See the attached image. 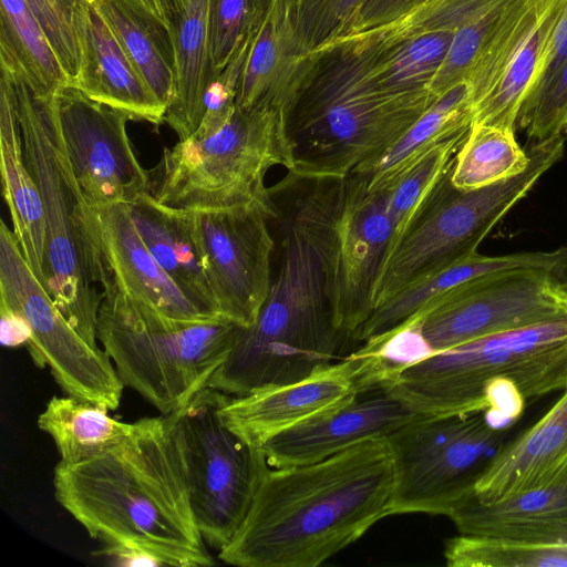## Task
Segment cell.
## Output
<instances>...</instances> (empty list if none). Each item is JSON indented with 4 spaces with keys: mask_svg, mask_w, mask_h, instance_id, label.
Here are the masks:
<instances>
[{
    "mask_svg": "<svg viewBox=\"0 0 567 567\" xmlns=\"http://www.w3.org/2000/svg\"><path fill=\"white\" fill-rule=\"evenodd\" d=\"M106 21L138 74L166 107L175 87V71L164 29L131 0H90Z\"/></svg>",
    "mask_w": 567,
    "mask_h": 567,
    "instance_id": "obj_30",
    "label": "cell"
},
{
    "mask_svg": "<svg viewBox=\"0 0 567 567\" xmlns=\"http://www.w3.org/2000/svg\"><path fill=\"white\" fill-rule=\"evenodd\" d=\"M290 219L311 248L337 328L354 337L374 310L393 243L385 192L358 173L313 181Z\"/></svg>",
    "mask_w": 567,
    "mask_h": 567,
    "instance_id": "obj_8",
    "label": "cell"
},
{
    "mask_svg": "<svg viewBox=\"0 0 567 567\" xmlns=\"http://www.w3.org/2000/svg\"><path fill=\"white\" fill-rule=\"evenodd\" d=\"M536 264L537 256L533 251L502 256H483L476 252L405 287L380 303L353 338L363 342V350L372 351L455 289L486 275L534 267Z\"/></svg>",
    "mask_w": 567,
    "mask_h": 567,
    "instance_id": "obj_25",
    "label": "cell"
},
{
    "mask_svg": "<svg viewBox=\"0 0 567 567\" xmlns=\"http://www.w3.org/2000/svg\"><path fill=\"white\" fill-rule=\"evenodd\" d=\"M79 72L74 86L90 99L161 124L166 107L147 87L117 38L90 0L75 1Z\"/></svg>",
    "mask_w": 567,
    "mask_h": 567,
    "instance_id": "obj_20",
    "label": "cell"
},
{
    "mask_svg": "<svg viewBox=\"0 0 567 567\" xmlns=\"http://www.w3.org/2000/svg\"><path fill=\"white\" fill-rule=\"evenodd\" d=\"M0 169L12 231L28 265L45 288L47 237L41 195L27 166L20 124L3 86H0Z\"/></svg>",
    "mask_w": 567,
    "mask_h": 567,
    "instance_id": "obj_26",
    "label": "cell"
},
{
    "mask_svg": "<svg viewBox=\"0 0 567 567\" xmlns=\"http://www.w3.org/2000/svg\"><path fill=\"white\" fill-rule=\"evenodd\" d=\"M146 248L177 286L209 317L219 313L182 210L151 192L126 204Z\"/></svg>",
    "mask_w": 567,
    "mask_h": 567,
    "instance_id": "obj_27",
    "label": "cell"
},
{
    "mask_svg": "<svg viewBox=\"0 0 567 567\" xmlns=\"http://www.w3.org/2000/svg\"><path fill=\"white\" fill-rule=\"evenodd\" d=\"M134 423L110 450L55 465L56 502L104 546L138 551L159 566H212L192 508L175 413Z\"/></svg>",
    "mask_w": 567,
    "mask_h": 567,
    "instance_id": "obj_1",
    "label": "cell"
},
{
    "mask_svg": "<svg viewBox=\"0 0 567 567\" xmlns=\"http://www.w3.org/2000/svg\"><path fill=\"white\" fill-rule=\"evenodd\" d=\"M564 319L567 269L525 267L486 275L455 289L410 326L431 354L486 336Z\"/></svg>",
    "mask_w": 567,
    "mask_h": 567,
    "instance_id": "obj_14",
    "label": "cell"
},
{
    "mask_svg": "<svg viewBox=\"0 0 567 567\" xmlns=\"http://www.w3.org/2000/svg\"><path fill=\"white\" fill-rule=\"evenodd\" d=\"M92 212L105 260L115 281L126 292L173 318L213 319L155 260L142 240L126 204L92 208Z\"/></svg>",
    "mask_w": 567,
    "mask_h": 567,
    "instance_id": "obj_22",
    "label": "cell"
},
{
    "mask_svg": "<svg viewBox=\"0 0 567 567\" xmlns=\"http://www.w3.org/2000/svg\"><path fill=\"white\" fill-rule=\"evenodd\" d=\"M131 1L133 3H135L136 6H138L141 9H143L146 13H148L155 21H157V19L155 18V16L152 11L148 0H131ZM157 23L159 24L158 21H157Z\"/></svg>",
    "mask_w": 567,
    "mask_h": 567,
    "instance_id": "obj_45",
    "label": "cell"
},
{
    "mask_svg": "<svg viewBox=\"0 0 567 567\" xmlns=\"http://www.w3.org/2000/svg\"><path fill=\"white\" fill-rule=\"evenodd\" d=\"M0 341L3 347L16 348L27 346L31 338V329L22 316L0 306Z\"/></svg>",
    "mask_w": 567,
    "mask_h": 567,
    "instance_id": "obj_44",
    "label": "cell"
},
{
    "mask_svg": "<svg viewBox=\"0 0 567 567\" xmlns=\"http://www.w3.org/2000/svg\"><path fill=\"white\" fill-rule=\"evenodd\" d=\"M565 141L561 133L535 141L522 173L473 190L451 184V167L429 206L388 256L374 309L405 287L476 254L493 227L561 158Z\"/></svg>",
    "mask_w": 567,
    "mask_h": 567,
    "instance_id": "obj_10",
    "label": "cell"
},
{
    "mask_svg": "<svg viewBox=\"0 0 567 567\" xmlns=\"http://www.w3.org/2000/svg\"><path fill=\"white\" fill-rule=\"evenodd\" d=\"M287 115L274 107L241 109L205 138L190 136L164 148L151 193L184 210L224 209L252 204L277 208L265 178L281 165L291 169Z\"/></svg>",
    "mask_w": 567,
    "mask_h": 567,
    "instance_id": "obj_9",
    "label": "cell"
},
{
    "mask_svg": "<svg viewBox=\"0 0 567 567\" xmlns=\"http://www.w3.org/2000/svg\"><path fill=\"white\" fill-rule=\"evenodd\" d=\"M471 125L472 111L464 82L439 96L391 147L353 173L364 177L370 189L384 192L432 148L468 132Z\"/></svg>",
    "mask_w": 567,
    "mask_h": 567,
    "instance_id": "obj_28",
    "label": "cell"
},
{
    "mask_svg": "<svg viewBox=\"0 0 567 567\" xmlns=\"http://www.w3.org/2000/svg\"><path fill=\"white\" fill-rule=\"evenodd\" d=\"M561 134L565 136V138H567V118L563 125Z\"/></svg>",
    "mask_w": 567,
    "mask_h": 567,
    "instance_id": "obj_46",
    "label": "cell"
},
{
    "mask_svg": "<svg viewBox=\"0 0 567 567\" xmlns=\"http://www.w3.org/2000/svg\"><path fill=\"white\" fill-rule=\"evenodd\" d=\"M298 32L319 61L337 52L351 31L361 0H289Z\"/></svg>",
    "mask_w": 567,
    "mask_h": 567,
    "instance_id": "obj_38",
    "label": "cell"
},
{
    "mask_svg": "<svg viewBox=\"0 0 567 567\" xmlns=\"http://www.w3.org/2000/svg\"><path fill=\"white\" fill-rule=\"evenodd\" d=\"M415 415L383 386H371L339 408L277 434L264 451L270 467L310 464L363 441L385 437Z\"/></svg>",
    "mask_w": 567,
    "mask_h": 567,
    "instance_id": "obj_18",
    "label": "cell"
},
{
    "mask_svg": "<svg viewBox=\"0 0 567 567\" xmlns=\"http://www.w3.org/2000/svg\"><path fill=\"white\" fill-rule=\"evenodd\" d=\"M416 0H361L357 20L339 50L355 45L405 14Z\"/></svg>",
    "mask_w": 567,
    "mask_h": 567,
    "instance_id": "obj_41",
    "label": "cell"
},
{
    "mask_svg": "<svg viewBox=\"0 0 567 567\" xmlns=\"http://www.w3.org/2000/svg\"><path fill=\"white\" fill-rule=\"evenodd\" d=\"M447 517L458 534L567 543V480L493 503L471 494Z\"/></svg>",
    "mask_w": 567,
    "mask_h": 567,
    "instance_id": "obj_24",
    "label": "cell"
},
{
    "mask_svg": "<svg viewBox=\"0 0 567 567\" xmlns=\"http://www.w3.org/2000/svg\"><path fill=\"white\" fill-rule=\"evenodd\" d=\"M393 468L384 437L319 462L269 467L218 558L239 567H316L389 516Z\"/></svg>",
    "mask_w": 567,
    "mask_h": 567,
    "instance_id": "obj_2",
    "label": "cell"
},
{
    "mask_svg": "<svg viewBox=\"0 0 567 567\" xmlns=\"http://www.w3.org/2000/svg\"><path fill=\"white\" fill-rule=\"evenodd\" d=\"M166 32L175 71V87L164 121L179 141L190 137L204 116L210 80L208 20L210 0H148Z\"/></svg>",
    "mask_w": 567,
    "mask_h": 567,
    "instance_id": "obj_23",
    "label": "cell"
},
{
    "mask_svg": "<svg viewBox=\"0 0 567 567\" xmlns=\"http://www.w3.org/2000/svg\"><path fill=\"white\" fill-rule=\"evenodd\" d=\"M75 1L25 0L71 85L75 84L80 62L75 28Z\"/></svg>",
    "mask_w": 567,
    "mask_h": 567,
    "instance_id": "obj_39",
    "label": "cell"
},
{
    "mask_svg": "<svg viewBox=\"0 0 567 567\" xmlns=\"http://www.w3.org/2000/svg\"><path fill=\"white\" fill-rule=\"evenodd\" d=\"M53 103L71 167L91 208L130 204L151 192L150 174L127 135V113L71 84L54 90Z\"/></svg>",
    "mask_w": 567,
    "mask_h": 567,
    "instance_id": "obj_16",
    "label": "cell"
},
{
    "mask_svg": "<svg viewBox=\"0 0 567 567\" xmlns=\"http://www.w3.org/2000/svg\"><path fill=\"white\" fill-rule=\"evenodd\" d=\"M567 60V0L557 24L544 74L537 86L527 95L523 105L534 101L553 81ZM522 105V106H523Z\"/></svg>",
    "mask_w": 567,
    "mask_h": 567,
    "instance_id": "obj_43",
    "label": "cell"
},
{
    "mask_svg": "<svg viewBox=\"0 0 567 567\" xmlns=\"http://www.w3.org/2000/svg\"><path fill=\"white\" fill-rule=\"evenodd\" d=\"M316 73L287 118L293 179L343 177L391 147L437 99L380 83L370 53L349 48Z\"/></svg>",
    "mask_w": 567,
    "mask_h": 567,
    "instance_id": "obj_4",
    "label": "cell"
},
{
    "mask_svg": "<svg viewBox=\"0 0 567 567\" xmlns=\"http://www.w3.org/2000/svg\"><path fill=\"white\" fill-rule=\"evenodd\" d=\"M241 328L225 317L166 316L126 292L113 277L102 289L96 338L123 384L169 415L208 386Z\"/></svg>",
    "mask_w": 567,
    "mask_h": 567,
    "instance_id": "obj_7",
    "label": "cell"
},
{
    "mask_svg": "<svg viewBox=\"0 0 567 567\" xmlns=\"http://www.w3.org/2000/svg\"><path fill=\"white\" fill-rule=\"evenodd\" d=\"M514 132L472 124L455 154L451 184L461 190H473L522 173L529 163V155L517 143Z\"/></svg>",
    "mask_w": 567,
    "mask_h": 567,
    "instance_id": "obj_31",
    "label": "cell"
},
{
    "mask_svg": "<svg viewBox=\"0 0 567 567\" xmlns=\"http://www.w3.org/2000/svg\"><path fill=\"white\" fill-rule=\"evenodd\" d=\"M1 79L12 101L23 140L24 158L42 200L47 248L45 289L92 346L102 289L113 274L96 234L93 212L74 176L60 131L51 89L0 49Z\"/></svg>",
    "mask_w": 567,
    "mask_h": 567,
    "instance_id": "obj_3",
    "label": "cell"
},
{
    "mask_svg": "<svg viewBox=\"0 0 567 567\" xmlns=\"http://www.w3.org/2000/svg\"><path fill=\"white\" fill-rule=\"evenodd\" d=\"M567 480V386L532 426L506 443L477 481L474 496L493 503Z\"/></svg>",
    "mask_w": 567,
    "mask_h": 567,
    "instance_id": "obj_21",
    "label": "cell"
},
{
    "mask_svg": "<svg viewBox=\"0 0 567 567\" xmlns=\"http://www.w3.org/2000/svg\"><path fill=\"white\" fill-rule=\"evenodd\" d=\"M320 62L302 41L289 0H269L246 54L236 105L274 107L288 118Z\"/></svg>",
    "mask_w": 567,
    "mask_h": 567,
    "instance_id": "obj_19",
    "label": "cell"
},
{
    "mask_svg": "<svg viewBox=\"0 0 567 567\" xmlns=\"http://www.w3.org/2000/svg\"><path fill=\"white\" fill-rule=\"evenodd\" d=\"M182 210L219 313L248 328L269 295L277 208L260 204Z\"/></svg>",
    "mask_w": 567,
    "mask_h": 567,
    "instance_id": "obj_15",
    "label": "cell"
},
{
    "mask_svg": "<svg viewBox=\"0 0 567 567\" xmlns=\"http://www.w3.org/2000/svg\"><path fill=\"white\" fill-rule=\"evenodd\" d=\"M375 360L360 349L313 374L245 395H229L220 406L228 426L248 443L262 447L277 434L339 408L361 390Z\"/></svg>",
    "mask_w": 567,
    "mask_h": 567,
    "instance_id": "obj_17",
    "label": "cell"
},
{
    "mask_svg": "<svg viewBox=\"0 0 567 567\" xmlns=\"http://www.w3.org/2000/svg\"><path fill=\"white\" fill-rule=\"evenodd\" d=\"M443 555L450 567H567V543L458 534L445 542Z\"/></svg>",
    "mask_w": 567,
    "mask_h": 567,
    "instance_id": "obj_34",
    "label": "cell"
},
{
    "mask_svg": "<svg viewBox=\"0 0 567 567\" xmlns=\"http://www.w3.org/2000/svg\"><path fill=\"white\" fill-rule=\"evenodd\" d=\"M507 430L496 429L484 411L417 414L384 437L393 468L389 515L449 514L474 493L499 453Z\"/></svg>",
    "mask_w": 567,
    "mask_h": 567,
    "instance_id": "obj_11",
    "label": "cell"
},
{
    "mask_svg": "<svg viewBox=\"0 0 567 567\" xmlns=\"http://www.w3.org/2000/svg\"><path fill=\"white\" fill-rule=\"evenodd\" d=\"M109 409L74 396L53 395L38 415V427L53 441L60 463L96 456L127 437L135 423L112 417Z\"/></svg>",
    "mask_w": 567,
    "mask_h": 567,
    "instance_id": "obj_29",
    "label": "cell"
},
{
    "mask_svg": "<svg viewBox=\"0 0 567 567\" xmlns=\"http://www.w3.org/2000/svg\"><path fill=\"white\" fill-rule=\"evenodd\" d=\"M454 33L432 31L406 38L392 45L365 48L381 84L393 91L430 89ZM433 93V92H432Z\"/></svg>",
    "mask_w": 567,
    "mask_h": 567,
    "instance_id": "obj_32",
    "label": "cell"
},
{
    "mask_svg": "<svg viewBox=\"0 0 567 567\" xmlns=\"http://www.w3.org/2000/svg\"><path fill=\"white\" fill-rule=\"evenodd\" d=\"M487 409L484 411L493 426L508 430L523 414L526 399L509 378L492 379L485 386Z\"/></svg>",
    "mask_w": 567,
    "mask_h": 567,
    "instance_id": "obj_42",
    "label": "cell"
},
{
    "mask_svg": "<svg viewBox=\"0 0 567 567\" xmlns=\"http://www.w3.org/2000/svg\"><path fill=\"white\" fill-rule=\"evenodd\" d=\"M509 0H424L394 22L355 45H392L406 38L432 31L455 33L477 22Z\"/></svg>",
    "mask_w": 567,
    "mask_h": 567,
    "instance_id": "obj_36",
    "label": "cell"
},
{
    "mask_svg": "<svg viewBox=\"0 0 567 567\" xmlns=\"http://www.w3.org/2000/svg\"><path fill=\"white\" fill-rule=\"evenodd\" d=\"M0 47L49 87L70 84L25 0H0Z\"/></svg>",
    "mask_w": 567,
    "mask_h": 567,
    "instance_id": "obj_35",
    "label": "cell"
},
{
    "mask_svg": "<svg viewBox=\"0 0 567 567\" xmlns=\"http://www.w3.org/2000/svg\"><path fill=\"white\" fill-rule=\"evenodd\" d=\"M0 306L24 318L25 348L38 368H48L65 395L115 410L124 384L103 350L89 343L60 311L28 265L12 229L0 223Z\"/></svg>",
    "mask_w": 567,
    "mask_h": 567,
    "instance_id": "obj_13",
    "label": "cell"
},
{
    "mask_svg": "<svg viewBox=\"0 0 567 567\" xmlns=\"http://www.w3.org/2000/svg\"><path fill=\"white\" fill-rule=\"evenodd\" d=\"M269 0H210L208 58L210 80L233 60L259 25Z\"/></svg>",
    "mask_w": 567,
    "mask_h": 567,
    "instance_id": "obj_37",
    "label": "cell"
},
{
    "mask_svg": "<svg viewBox=\"0 0 567 567\" xmlns=\"http://www.w3.org/2000/svg\"><path fill=\"white\" fill-rule=\"evenodd\" d=\"M512 379L525 399L567 386V319L486 336L404 364H386L378 383L415 414L487 409L484 390Z\"/></svg>",
    "mask_w": 567,
    "mask_h": 567,
    "instance_id": "obj_6",
    "label": "cell"
},
{
    "mask_svg": "<svg viewBox=\"0 0 567 567\" xmlns=\"http://www.w3.org/2000/svg\"><path fill=\"white\" fill-rule=\"evenodd\" d=\"M342 338L318 261L289 219L267 300L255 323L241 328L208 388L237 396L302 380L334 363Z\"/></svg>",
    "mask_w": 567,
    "mask_h": 567,
    "instance_id": "obj_5",
    "label": "cell"
},
{
    "mask_svg": "<svg viewBox=\"0 0 567 567\" xmlns=\"http://www.w3.org/2000/svg\"><path fill=\"white\" fill-rule=\"evenodd\" d=\"M227 396L205 388L175 412L196 523L206 545L218 551L244 522L270 467L264 449L225 422L220 406Z\"/></svg>",
    "mask_w": 567,
    "mask_h": 567,
    "instance_id": "obj_12",
    "label": "cell"
},
{
    "mask_svg": "<svg viewBox=\"0 0 567 567\" xmlns=\"http://www.w3.org/2000/svg\"><path fill=\"white\" fill-rule=\"evenodd\" d=\"M567 118V60L550 84L520 107L517 124L529 138L543 141L561 133Z\"/></svg>",
    "mask_w": 567,
    "mask_h": 567,
    "instance_id": "obj_40",
    "label": "cell"
},
{
    "mask_svg": "<svg viewBox=\"0 0 567 567\" xmlns=\"http://www.w3.org/2000/svg\"><path fill=\"white\" fill-rule=\"evenodd\" d=\"M467 133L458 134L436 145L392 187L384 190L386 212L393 228L391 251L429 206L441 182L452 167L455 154Z\"/></svg>",
    "mask_w": 567,
    "mask_h": 567,
    "instance_id": "obj_33",
    "label": "cell"
}]
</instances>
